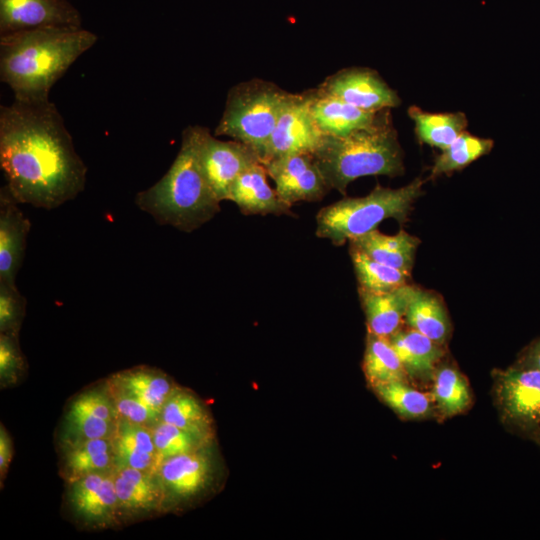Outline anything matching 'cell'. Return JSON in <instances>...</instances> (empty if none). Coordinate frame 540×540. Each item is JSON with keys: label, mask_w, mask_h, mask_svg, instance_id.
<instances>
[{"label": "cell", "mask_w": 540, "mask_h": 540, "mask_svg": "<svg viewBox=\"0 0 540 540\" xmlns=\"http://www.w3.org/2000/svg\"><path fill=\"white\" fill-rule=\"evenodd\" d=\"M349 252L360 289L387 292L408 284L410 274L378 262L351 245Z\"/></svg>", "instance_id": "32"}, {"label": "cell", "mask_w": 540, "mask_h": 540, "mask_svg": "<svg viewBox=\"0 0 540 540\" xmlns=\"http://www.w3.org/2000/svg\"><path fill=\"white\" fill-rule=\"evenodd\" d=\"M388 339L410 382L427 384L432 381L435 370L445 355L443 345L409 327L399 329Z\"/></svg>", "instance_id": "20"}, {"label": "cell", "mask_w": 540, "mask_h": 540, "mask_svg": "<svg viewBox=\"0 0 540 540\" xmlns=\"http://www.w3.org/2000/svg\"><path fill=\"white\" fill-rule=\"evenodd\" d=\"M207 447L162 461L155 473L164 489L166 500H189L200 495L211 484L213 461Z\"/></svg>", "instance_id": "13"}, {"label": "cell", "mask_w": 540, "mask_h": 540, "mask_svg": "<svg viewBox=\"0 0 540 540\" xmlns=\"http://www.w3.org/2000/svg\"><path fill=\"white\" fill-rule=\"evenodd\" d=\"M110 439L115 467H131L155 473L157 452L151 427L118 418Z\"/></svg>", "instance_id": "22"}, {"label": "cell", "mask_w": 540, "mask_h": 540, "mask_svg": "<svg viewBox=\"0 0 540 540\" xmlns=\"http://www.w3.org/2000/svg\"><path fill=\"white\" fill-rule=\"evenodd\" d=\"M199 159L203 173L220 202L227 200L231 186L246 169L261 162L252 148L236 140H219L206 127L201 128Z\"/></svg>", "instance_id": "9"}, {"label": "cell", "mask_w": 540, "mask_h": 540, "mask_svg": "<svg viewBox=\"0 0 540 540\" xmlns=\"http://www.w3.org/2000/svg\"><path fill=\"white\" fill-rule=\"evenodd\" d=\"M160 420L191 432L208 441L213 440V420L203 404L192 392L178 388L164 404Z\"/></svg>", "instance_id": "26"}, {"label": "cell", "mask_w": 540, "mask_h": 540, "mask_svg": "<svg viewBox=\"0 0 540 540\" xmlns=\"http://www.w3.org/2000/svg\"><path fill=\"white\" fill-rule=\"evenodd\" d=\"M435 412L443 418L466 412L472 405V392L466 377L453 364L441 361L431 381Z\"/></svg>", "instance_id": "25"}, {"label": "cell", "mask_w": 540, "mask_h": 540, "mask_svg": "<svg viewBox=\"0 0 540 540\" xmlns=\"http://www.w3.org/2000/svg\"><path fill=\"white\" fill-rule=\"evenodd\" d=\"M152 433L157 452L156 469L165 459L203 449L211 442L161 420L152 427Z\"/></svg>", "instance_id": "34"}, {"label": "cell", "mask_w": 540, "mask_h": 540, "mask_svg": "<svg viewBox=\"0 0 540 540\" xmlns=\"http://www.w3.org/2000/svg\"><path fill=\"white\" fill-rule=\"evenodd\" d=\"M419 243L417 237L404 230L395 235H386L377 229L349 241V245L370 258L408 274L411 273Z\"/></svg>", "instance_id": "23"}, {"label": "cell", "mask_w": 540, "mask_h": 540, "mask_svg": "<svg viewBox=\"0 0 540 540\" xmlns=\"http://www.w3.org/2000/svg\"><path fill=\"white\" fill-rule=\"evenodd\" d=\"M420 178L400 188L377 185L363 197H345L320 209L316 215V235L341 246L372 230L386 219L403 224L414 202L423 194Z\"/></svg>", "instance_id": "5"}, {"label": "cell", "mask_w": 540, "mask_h": 540, "mask_svg": "<svg viewBox=\"0 0 540 540\" xmlns=\"http://www.w3.org/2000/svg\"><path fill=\"white\" fill-rule=\"evenodd\" d=\"M324 135L316 126L309 108V94L292 93L271 134L261 163L290 154H314Z\"/></svg>", "instance_id": "8"}, {"label": "cell", "mask_w": 540, "mask_h": 540, "mask_svg": "<svg viewBox=\"0 0 540 540\" xmlns=\"http://www.w3.org/2000/svg\"><path fill=\"white\" fill-rule=\"evenodd\" d=\"M308 94L312 118L324 136H345L370 127L383 111H364L317 88L309 90Z\"/></svg>", "instance_id": "17"}, {"label": "cell", "mask_w": 540, "mask_h": 540, "mask_svg": "<svg viewBox=\"0 0 540 540\" xmlns=\"http://www.w3.org/2000/svg\"><path fill=\"white\" fill-rule=\"evenodd\" d=\"M362 366L371 388L394 381L410 382L398 355L386 337L367 332Z\"/></svg>", "instance_id": "29"}, {"label": "cell", "mask_w": 540, "mask_h": 540, "mask_svg": "<svg viewBox=\"0 0 540 540\" xmlns=\"http://www.w3.org/2000/svg\"><path fill=\"white\" fill-rule=\"evenodd\" d=\"M292 93L276 84L252 79L233 86L214 131L252 148L260 160L266 144Z\"/></svg>", "instance_id": "6"}, {"label": "cell", "mask_w": 540, "mask_h": 540, "mask_svg": "<svg viewBox=\"0 0 540 540\" xmlns=\"http://www.w3.org/2000/svg\"><path fill=\"white\" fill-rule=\"evenodd\" d=\"M491 139L474 136L463 131L457 139L435 159L431 169V177L435 178L442 174H449L461 170L488 154L493 148Z\"/></svg>", "instance_id": "33"}, {"label": "cell", "mask_w": 540, "mask_h": 540, "mask_svg": "<svg viewBox=\"0 0 540 540\" xmlns=\"http://www.w3.org/2000/svg\"><path fill=\"white\" fill-rule=\"evenodd\" d=\"M540 447V430L531 438Z\"/></svg>", "instance_id": "40"}, {"label": "cell", "mask_w": 540, "mask_h": 540, "mask_svg": "<svg viewBox=\"0 0 540 540\" xmlns=\"http://www.w3.org/2000/svg\"><path fill=\"white\" fill-rule=\"evenodd\" d=\"M279 197L290 206L319 201L330 190L312 154H290L262 163Z\"/></svg>", "instance_id": "10"}, {"label": "cell", "mask_w": 540, "mask_h": 540, "mask_svg": "<svg viewBox=\"0 0 540 540\" xmlns=\"http://www.w3.org/2000/svg\"><path fill=\"white\" fill-rule=\"evenodd\" d=\"M23 356L18 346L17 334L0 335V375L3 380H14L23 367Z\"/></svg>", "instance_id": "37"}, {"label": "cell", "mask_w": 540, "mask_h": 540, "mask_svg": "<svg viewBox=\"0 0 540 540\" xmlns=\"http://www.w3.org/2000/svg\"><path fill=\"white\" fill-rule=\"evenodd\" d=\"M0 167L20 204L51 210L85 188L87 167L50 100L0 107Z\"/></svg>", "instance_id": "1"}, {"label": "cell", "mask_w": 540, "mask_h": 540, "mask_svg": "<svg viewBox=\"0 0 540 540\" xmlns=\"http://www.w3.org/2000/svg\"><path fill=\"white\" fill-rule=\"evenodd\" d=\"M119 512L159 510L166 502L164 489L154 472L131 467L113 469Z\"/></svg>", "instance_id": "21"}, {"label": "cell", "mask_w": 540, "mask_h": 540, "mask_svg": "<svg viewBox=\"0 0 540 540\" xmlns=\"http://www.w3.org/2000/svg\"><path fill=\"white\" fill-rule=\"evenodd\" d=\"M323 93L369 112L391 109L400 98L374 70L347 68L327 77L318 87Z\"/></svg>", "instance_id": "11"}, {"label": "cell", "mask_w": 540, "mask_h": 540, "mask_svg": "<svg viewBox=\"0 0 540 540\" xmlns=\"http://www.w3.org/2000/svg\"><path fill=\"white\" fill-rule=\"evenodd\" d=\"M404 322L434 342L444 345L451 334V321L441 296L431 290L416 288Z\"/></svg>", "instance_id": "24"}, {"label": "cell", "mask_w": 540, "mask_h": 540, "mask_svg": "<svg viewBox=\"0 0 540 540\" xmlns=\"http://www.w3.org/2000/svg\"><path fill=\"white\" fill-rule=\"evenodd\" d=\"M7 186L0 189V281L15 283L21 268L28 233L29 219L20 209Z\"/></svg>", "instance_id": "15"}, {"label": "cell", "mask_w": 540, "mask_h": 540, "mask_svg": "<svg viewBox=\"0 0 540 540\" xmlns=\"http://www.w3.org/2000/svg\"><path fill=\"white\" fill-rule=\"evenodd\" d=\"M66 419L75 439L110 438L118 415L106 389L90 390L71 402Z\"/></svg>", "instance_id": "16"}, {"label": "cell", "mask_w": 540, "mask_h": 540, "mask_svg": "<svg viewBox=\"0 0 540 540\" xmlns=\"http://www.w3.org/2000/svg\"><path fill=\"white\" fill-rule=\"evenodd\" d=\"M26 299L15 283L0 281V331L18 334L25 314Z\"/></svg>", "instance_id": "36"}, {"label": "cell", "mask_w": 540, "mask_h": 540, "mask_svg": "<svg viewBox=\"0 0 540 540\" xmlns=\"http://www.w3.org/2000/svg\"><path fill=\"white\" fill-rule=\"evenodd\" d=\"M115 468L110 438L74 439L64 457V472L69 482L94 472Z\"/></svg>", "instance_id": "28"}, {"label": "cell", "mask_w": 540, "mask_h": 540, "mask_svg": "<svg viewBox=\"0 0 540 540\" xmlns=\"http://www.w3.org/2000/svg\"><path fill=\"white\" fill-rule=\"evenodd\" d=\"M265 166L258 162L246 169L233 183L227 200L234 202L244 215H294L267 181Z\"/></svg>", "instance_id": "18"}, {"label": "cell", "mask_w": 540, "mask_h": 540, "mask_svg": "<svg viewBox=\"0 0 540 540\" xmlns=\"http://www.w3.org/2000/svg\"><path fill=\"white\" fill-rule=\"evenodd\" d=\"M12 457V443L6 430L1 426L0 429V472L1 478L6 473L7 467Z\"/></svg>", "instance_id": "39"}, {"label": "cell", "mask_w": 540, "mask_h": 540, "mask_svg": "<svg viewBox=\"0 0 540 540\" xmlns=\"http://www.w3.org/2000/svg\"><path fill=\"white\" fill-rule=\"evenodd\" d=\"M493 396L503 425L531 438L540 430V370L511 365L494 372Z\"/></svg>", "instance_id": "7"}, {"label": "cell", "mask_w": 540, "mask_h": 540, "mask_svg": "<svg viewBox=\"0 0 540 540\" xmlns=\"http://www.w3.org/2000/svg\"><path fill=\"white\" fill-rule=\"evenodd\" d=\"M105 389L115 406L118 418L151 428L160 420V414L157 411L111 377L108 379Z\"/></svg>", "instance_id": "35"}, {"label": "cell", "mask_w": 540, "mask_h": 540, "mask_svg": "<svg viewBox=\"0 0 540 540\" xmlns=\"http://www.w3.org/2000/svg\"><path fill=\"white\" fill-rule=\"evenodd\" d=\"M416 288L409 283L387 292L358 288L368 333L389 338L401 329Z\"/></svg>", "instance_id": "19"}, {"label": "cell", "mask_w": 540, "mask_h": 540, "mask_svg": "<svg viewBox=\"0 0 540 540\" xmlns=\"http://www.w3.org/2000/svg\"><path fill=\"white\" fill-rule=\"evenodd\" d=\"M58 26H82L69 0H0V35Z\"/></svg>", "instance_id": "12"}, {"label": "cell", "mask_w": 540, "mask_h": 540, "mask_svg": "<svg viewBox=\"0 0 540 540\" xmlns=\"http://www.w3.org/2000/svg\"><path fill=\"white\" fill-rule=\"evenodd\" d=\"M202 126L190 125L181 135L180 149L168 171L152 186L137 193L139 209L156 223L192 232L220 211V201L200 164Z\"/></svg>", "instance_id": "3"}, {"label": "cell", "mask_w": 540, "mask_h": 540, "mask_svg": "<svg viewBox=\"0 0 540 540\" xmlns=\"http://www.w3.org/2000/svg\"><path fill=\"white\" fill-rule=\"evenodd\" d=\"M405 381H394L372 388L378 398L399 417L417 420L432 417L435 407L431 394H426Z\"/></svg>", "instance_id": "31"}, {"label": "cell", "mask_w": 540, "mask_h": 540, "mask_svg": "<svg viewBox=\"0 0 540 540\" xmlns=\"http://www.w3.org/2000/svg\"><path fill=\"white\" fill-rule=\"evenodd\" d=\"M513 365L540 370V337L530 342L520 351Z\"/></svg>", "instance_id": "38"}, {"label": "cell", "mask_w": 540, "mask_h": 540, "mask_svg": "<svg viewBox=\"0 0 540 540\" xmlns=\"http://www.w3.org/2000/svg\"><path fill=\"white\" fill-rule=\"evenodd\" d=\"M414 121L415 132L422 143L444 150L465 131L467 119L464 113H430L412 106L408 110Z\"/></svg>", "instance_id": "30"}, {"label": "cell", "mask_w": 540, "mask_h": 540, "mask_svg": "<svg viewBox=\"0 0 540 540\" xmlns=\"http://www.w3.org/2000/svg\"><path fill=\"white\" fill-rule=\"evenodd\" d=\"M69 483V501L77 516L98 524L116 517L119 507L113 470L89 473Z\"/></svg>", "instance_id": "14"}, {"label": "cell", "mask_w": 540, "mask_h": 540, "mask_svg": "<svg viewBox=\"0 0 540 540\" xmlns=\"http://www.w3.org/2000/svg\"><path fill=\"white\" fill-rule=\"evenodd\" d=\"M111 378L159 414L167 400L179 388L165 373L144 366L121 371Z\"/></svg>", "instance_id": "27"}, {"label": "cell", "mask_w": 540, "mask_h": 540, "mask_svg": "<svg viewBox=\"0 0 540 540\" xmlns=\"http://www.w3.org/2000/svg\"><path fill=\"white\" fill-rule=\"evenodd\" d=\"M98 36L82 26L44 27L0 35V80L13 100L45 102L56 82Z\"/></svg>", "instance_id": "2"}, {"label": "cell", "mask_w": 540, "mask_h": 540, "mask_svg": "<svg viewBox=\"0 0 540 540\" xmlns=\"http://www.w3.org/2000/svg\"><path fill=\"white\" fill-rule=\"evenodd\" d=\"M313 157L328 187L341 194L357 178L394 177L404 171L403 153L389 109L383 110L370 127L345 136H324Z\"/></svg>", "instance_id": "4"}]
</instances>
